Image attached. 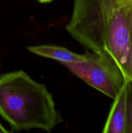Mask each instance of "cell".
<instances>
[{
	"instance_id": "8992f818",
	"label": "cell",
	"mask_w": 132,
	"mask_h": 133,
	"mask_svg": "<svg viewBox=\"0 0 132 133\" xmlns=\"http://www.w3.org/2000/svg\"><path fill=\"white\" fill-rule=\"evenodd\" d=\"M127 133H132V81H128Z\"/></svg>"
},
{
	"instance_id": "6da1fadb",
	"label": "cell",
	"mask_w": 132,
	"mask_h": 133,
	"mask_svg": "<svg viewBox=\"0 0 132 133\" xmlns=\"http://www.w3.org/2000/svg\"><path fill=\"white\" fill-rule=\"evenodd\" d=\"M66 29L89 51L114 61L132 81V0H74Z\"/></svg>"
},
{
	"instance_id": "3957f363",
	"label": "cell",
	"mask_w": 132,
	"mask_h": 133,
	"mask_svg": "<svg viewBox=\"0 0 132 133\" xmlns=\"http://www.w3.org/2000/svg\"><path fill=\"white\" fill-rule=\"evenodd\" d=\"M87 59L80 63H61L72 74L91 87L115 99L126 79L114 61L100 55L87 51Z\"/></svg>"
},
{
	"instance_id": "7a4b0ae2",
	"label": "cell",
	"mask_w": 132,
	"mask_h": 133,
	"mask_svg": "<svg viewBox=\"0 0 132 133\" xmlns=\"http://www.w3.org/2000/svg\"><path fill=\"white\" fill-rule=\"evenodd\" d=\"M0 115L16 131L50 132L63 121L46 87L23 71L0 75Z\"/></svg>"
},
{
	"instance_id": "ba28073f",
	"label": "cell",
	"mask_w": 132,
	"mask_h": 133,
	"mask_svg": "<svg viewBox=\"0 0 132 133\" xmlns=\"http://www.w3.org/2000/svg\"><path fill=\"white\" fill-rule=\"evenodd\" d=\"M53 0H38L39 2H40L41 3H47L50 2Z\"/></svg>"
},
{
	"instance_id": "5b68a950",
	"label": "cell",
	"mask_w": 132,
	"mask_h": 133,
	"mask_svg": "<svg viewBox=\"0 0 132 133\" xmlns=\"http://www.w3.org/2000/svg\"><path fill=\"white\" fill-rule=\"evenodd\" d=\"M31 53L40 57L51 58L61 63H80L87 59L86 55L75 53L63 47L52 45H40L27 47Z\"/></svg>"
},
{
	"instance_id": "52a82bcc",
	"label": "cell",
	"mask_w": 132,
	"mask_h": 133,
	"mask_svg": "<svg viewBox=\"0 0 132 133\" xmlns=\"http://www.w3.org/2000/svg\"><path fill=\"white\" fill-rule=\"evenodd\" d=\"M0 132L2 133H9V131H7L3 126L1 125V123H0Z\"/></svg>"
},
{
	"instance_id": "277c9868",
	"label": "cell",
	"mask_w": 132,
	"mask_h": 133,
	"mask_svg": "<svg viewBox=\"0 0 132 133\" xmlns=\"http://www.w3.org/2000/svg\"><path fill=\"white\" fill-rule=\"evenodd\" d=\"M128 81L126 79L121 90L114 99L107 118L104 133H127Z\"/></svg>"
}]
</instances>
